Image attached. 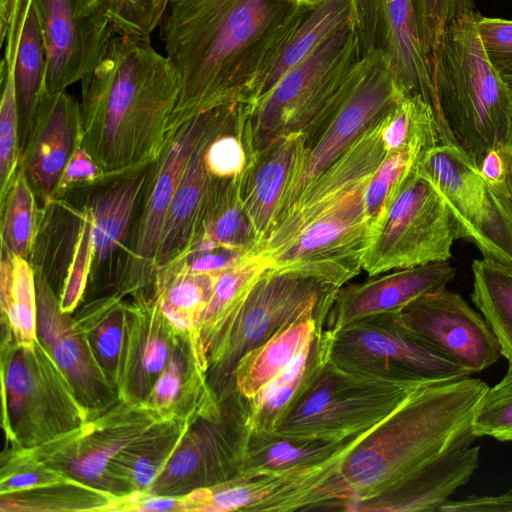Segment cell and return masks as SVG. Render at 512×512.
<instances>
[{
  "label": "cell",
  "instance_id": "obj_24",
  "mask_svg": "<svg viewBox=\"0 0 512 512\" xmlns=\"http://www.w3.org/2000/svg\"><path fill=\"white\" fill-rule=\"evenodd\" d=\"M480 446L444 454L388 493L363 504L359 512L439 511L479 465Z\"/></svg>",
  "mask_w": 512,
  "mask_h": 512
},
{
  "label": "cell",
  "instance_id": "obj_26",
  "mask_svg": "<svg viewBox=\"0 0 512 512\" xmlns=\"http://www.w3.org/2000/svg\"><path fill=\"white\" fill-rule=\"evenodd\" d=\"M151 165L106 181L88 203L93 215L91 273L104 269L116 255L119 262L143 198Z\"/></svg>",
  "mask_w": 512,
  "mask_h": 512
},
{
  "label": "cell",
  "instance_id": "obj_38",
  "mask_svg": "<svg viewBox=\"0 0 512 512\" xmlns=\"http://www.w3.org/2000/svg\"><path fill=\"white\" fill-rule=\"evenodd\" d=\"M20 32L19 27L11 26L2 42L5 43V51L1 62L0 204L13 184L20 165V115L15 84Z\"/></svg>",
  "mask_w": 512,
  "mask_h": 512
},
{
  "label": "cell",
  "instance_id": "obj_3",
  "mask_svg": "<svg viewBox=\"0 0 512 512\" xmlns=\"http://www.w3.org/2000/svg\"><path fill=\"white\" fill-rule=\"evenodd\" d=\"M81 147L108 180L153 164L169 140L180 86L150 38L116 33L82 80Z\"/></svg>",
  "mask_w": 512,
  "mask_h": 512
},
{
  "label": "cell",
  "instance_id": "obj_37",
  "mask_svg": "<svg viewBox=\"0 0 512 512\" xmlns=\"http://www.w3.org/2000/svg\"><path fill=\"white\" fill-rule=\"evenodd\" d=\"M472 273L471 300L496 335L501 354L512 362V265L476 259Z\"/></svg>",
  "mask_w": 512,
  "mask_h": 512
},
{
  "label": "cell",
  "instance_id": "obj_27",
  "mask_svg": "<svg viewBox=\"0 0 512 512\" xmlns=\"http://www.w3.org/2000/svg\"><path fill=\"white\" fill-rule=\"evenodd\" d=\"M355 437L333 442L276 433H250L239 474L277 476L284 480L279 492L298 484L323 463L343 452Z\"/></svg>",
  "mask_w": 512,
  "mask_h": 512
},
{
  "label": "cell",
  "instance_id": "obj_4",
  "mask_svg": "<svg viewBox=\"0 0 512 512\" xmlns=\"http://www.w3.org/2000/svg\"><path fill=\"white\" fill-rule=\"evenodd\" d=\"M363 49L357 24L334 32L289 70L248 110L245 139L250 157L278 138L301 133L309 148L356 86Z\"/></svg>",
  "mask_w": 512,
  "mask_h": 512
},
{
  "label": "cell",
  "instance_id": "obj_33",
  "mask_svg": "<svg viewBox=\"0 0 512 512\" xmlns=\"http://www.w3.org/2000/svg\"><path fill=\"white\" fill-rule=\"evenodd\" d=\"M0 306L3 338L29 347L38 339L35 270L30 261L1 248Z\"/></svg>",
  "mask_w": 512,
  "mask_h": 512
},
{
  "label": "cell",
  "instance_id": "obj_22",
  "mask_svg": "<svg viewBox=\"0 0 512 512\" xmlns=\"http://www.w3.org/2000/svg\"><path fill=\"white\" fill-rule=\"evenodd\" d=\"M187 338L164 314L153 296L135 297L128 304L116 385L119 400L147 404L157 379Z\"/></svg>",
  "mask_w": 512,
  "mask_h": 512
},
{
  "label": "cell",
  "instance_id": "obj_19",
  "mask_svg": "<svg viewBox=\"0 0 512 512\" xmlns=\"http://www.w3.org/2000/svg\"><path fill=\"white\" fill-rule=\"evenodd\" d=\"M456 271L449 261H441L348 282L338 290L322 331L331 334L362 319L399 313L418 298L447 288Z\"/></svg>",
  "mask_w": 512,
  "mask_h": 512
},
{
  "label": "cell",
  "instance_id": "obj_32",
  "mask_svg": "<svg viewBox=\"0 0 512 512\" xmlns=\"http://www.w3.org/2000/svg\"><path fill=\"white\" fill-rule=\"evenodd\" d=\"M240 176L220 180L209 203L199 236L189 252L217 248L246 254L261 252V240L241 196Z\"/></svg>",
  "mask_w": 512,
  "mask_h": 512
},
{
  "label": "cell",
  "instance_id": "obj_10",
  "mask_svg": "<svg viewBox=\"0 0 512 512\" xmlns=\"http://www.w3.org/2000/svg\"><path fill=\"white\" fill-rule=\"evenodd\" d=\"M339 289L332 282L299 271L265 270L207 353L208 369L222 384L220 397L234 391L233 372L245 353L299 319L326 321Z\"/></svg>",
  "mask_w": 512,
  "mask_h": 512
},
{
  "label": "cell",
  "instance_id": "obj_12",
  "mask_svg": "<svg viewBox=\"0 0 512 512\" xmlns=\"http://www.w3.org/2000/svg\"><path fill=\"white\" fill-rule=\"evenodd\" d=\"M326 360L371 376L440 382L471 374L398 322L395 314L370 317L320 335Z\"/></svg>",
  "mask_w": 512,
  "mask_h": 512
},
{
  "label": "cell",
  "instance_id": "obj_8",
  "mask_svg": "<svg viewBox=\"0 0 512 512\" xmlns=\"http://www.w3.org/2000/svg\"><path fill=\"white\" fill-rule=\"evenodd\" d=\"M243 115V103L220 106L191 118L169 137L151 165L139 214L119 259L117 293L137 297L152 287L165 221L191 156L208 137L237 127Z\"/></svg>",
  "mask_w": 512,
  "mask_h": 512
},
{
  "label": "cell",
  "instance_id": "obj_6",
  "mask_svg": "<svg viewBox=\"0 0 512 512\" xmlns=\"http://www.w3.org/2000/svg\"><path fill=\"white\" fill-rule=\"evenodd\" d=\"M370 180L335 200L293 205L263 243L272 268L299 271L340 287L359 274L374 231L364 201Z\"/></svg>",
  "mask_w": 512,
  "mask_h": 512
},
{
  "label": "cell",
  "instance_id": "obj_44",
  "mask_svg": "<svg viewBox=\"0 0 512 512\" xmlns=\"http://www.w3.org/2000/svg\"><path fill=\"white\" fill-rule=\"evenodd\" d=\"M117 33L150 38L171 0H98Z\"/></svg>",
  "mask_w": 512,
  "mask_h": 512
},
{
  "label": "cell",
  "instance_id": "obj_43",
  "mask_svg": "<svg viewBox=\"0 0 512 512\" xmlns=\"http://www.w3.org/2000/svg\"><path fill=\"white\" fill-rule=\"evenodd\" d=\"M93 215L87 204L79 212V223L74 240L71 260L67 266L62 292L59 298L60 309L71 313L79 304L91 274L93 264Z\"/></svg>",
  "mask_w": 512,
  "mask_h": 512
},
{
  "label": "cell",
  "instance_id": "obj_18",
  "mask_svg": "<svg viewBox=\"0 0 512 512\" xmlns=\"http://www.w3.org/2000/svg\"><path fill=\"white\" fill-rule=\"evenodd\" d=\"M356 6L363 54H384L405 93L420 95L433 108L442 134L449 135L419 34L414 0H356Z\"/></svg>",
  "mask_w": 512,
  "mask_h": 512
},
{
  "label": "cell",
  "instance_id": "obj_39",
  "mask_svg": "<svg viewBox=\"0 0 512 512\" xmlns=\"http://www.w3.org/2000/svg\"><path fill=\"white\" fill-rule=\"evenodd\" d=\"M40 208L27 175L19 165L1 212V248L31 262L40 229Z\"/></svg>",
  "mask_w": 512,
  "mask_h": 512
},
{
  "label": "cell",
  "instance_id": "obj_28",
  "mask_svg": "<svg viewBox=\"0 0 512 512\" xmlns=\"http://www.w3.org/2000/svg\"><path fill=\"white\" fill-rule=\"evenodd\" d=\"M321 332L281 374L248 400L250 433H272L316 380L327 362Z\"/></svg>",
  "mask_w": 512,
  "mask_h": 512
},
{
  "label": "cell",
  "instance_id": "obj_45",
  "mask_svg": "<svg viewBox=\"0 0 512 512\" xmlns=\"http://www.w3.org/2000/svg\"><path fill=\"white\" fill-rule=\"evenodd\" d=\"M419 34L431 68L440 39L460 15L475 11L474 0H414Z\"/></svg>",
  "mask_w": 512,
  "mask_h": 512
},
{
  "label": "cell",
  "instance_id": "obj_36",
  "mask_svg": "<svg viewBox=\"0 0 512 512\" xmlns=\"http://www.w3.org/2000/svg\"><path fill=\"white\" fill-rule=\"evenodd\" d=\"M46 55L43 34L33 0H25L15 65L20 115V147L30 129L40 97L46 91Z\"/></svg>",
  "mask_w": 512,
  "mask_h": 512
},
{
  "label": "cell",
  "instance_id": "obj_53",
  "mask_svg": "<svg viewBox=\"0 0 512 512\" xmlns=\"http://www.w3.org/2000/svg\"><path fill=\"white\" fill-rule=\"evenodd\" d=\"M508 141H509V143L512 145V124H511V129H510V133H509ZM507 203H508L509 207H510V208H511V210H512V198H511V199H509V200L507 201Z\"/></svg>",
  "mask_w": 512,
  "mask_h": 512
},
{
  "label": "cell",
  "instance_id": "obj_31",
  "mask_svg": "<svg viewBox=\"0 0 512 512\" xmlns=\"http://www.w3.org/2000/svg\"><path fill=\"white\" fill-rule=\"evenodd\" d=\"M358 25L356 0H324L311 6L285 43L276 62L264 79L250 110L263 99L293 67L310 56L338 29Z\"/></svg>",
  "mask_w": 512,
  "mask_h": 512
},
{
  "label": "cell",
  "instance_id": "obj_42",
  "mask_svg": "<svg viewBox=\"0 0 512 512\" xmlns=\"http://www.w3.org/2000/svg\"><path fill=\"white\" fill-rule=\"evenodd\" d=\"M472 430L479 437L512 442V362L504 377L488 387L479 399L472 418Z\"/></svg>",
  "mask_w": 512,
  "mask_h": 512
},
{
  "label": "cell",
  "instance_id": "obj_50",
  "mask_svg": "<svg viewBox=\"0 0 512 512\" xmlns=\"http://www.w3.org/2000/svg\"><path fill=\"white\" fill-rule=\"evenodd\" d=\"M441 512H512V488L500 495H471L463 500H448Z\"/></svg>",
  "mask_w": 512,
  "mask_h": 512
},
{
  "label": "cell",
  "instance_id": "obj_30",
  "mask_svg": "<svg viewBox=\"0 0 512 512\" xmlns=\"http://www.w3.org/2000/svg\"><path fill=\"white\" fill-rule=\"evenodd\" d=\"M218 275L192 273L178 262H173L156 273L151 287V296L177 329L189 337L199 364L206 370L207 356L197 328Z\"/></svg>",
  "mask_w": 512,
  "mask_h": 512
},
{
  "label": "cell",
  "instance_id": "obj_2",
  "mask_svg": "<svg viewBox=\"0 0 512 512\" xmlns=\"http://www.w3.org/2000/svg\"><path fill=\"white\" fill-rule=\"evenodd\" d=\"M488 387L471 376L420 387L385 420L354 439L288 511L359 512L434 459L471 446L477 439L473 414Z\"/></svg>",
  "mask_w": 512,
  "mask_h": 512
},
{
  "label": "cell",
  "instance_id": "obj_41",
  "mask_svg": "<svg viewBox=\"0 0 512 512\" xmlns=\"http://www.w3.org/2000/svg\"><path fill=\"white\" fill-rule=\"evenodd\" d=\"M426 150L422 145H412L403 150L386 152L364 194L366 212L374 228L397 195L411 168Z\"/></svg>",
  "mask_w": 512,
  "mask_h": 512
},
{
  "label": "cell",
  "instance_id": "obj_20",
  "mask_svg": "<svg viewBox=\"0 0 512 512\" xmlns=\"http://www.w3.org/2000/svg\"><path fill=\"white\" fill-rule=\"evenodd\" d=\"M38 339L72 384L79 400L94 417L119 400L117 390L98 366L90 347L59 299L47 277L35 271Z\"/></svg>",
  "mask_w": 512,
  "mask_h": 512
},
{
  "label": "cell",
  "instance_id": "obj_11",
  "mask_svg": "<svg viewBox=\"0 0 512 512\" xmlns=\"http://www.w3.org/2000/svg\"><path fill=\"white\" fill-rule=\"evenodd\" d=\"M418 161L374 228L362 265L368 276L449 261L460 239L452 210Z\"/></svg>",
  "mask_w": 512,
  "mask_h": 512
},
{
  "label": "cell",
  "instance_id": "obj_7",
  "mask_svg": "<svg viewBox=\"0 0 512 512\" xmlns=\"http://www.w3.org/2000/svg\"><path fill=\"white\" fill-rule=\"evenodd\" d=\"M3 426L18 449L30 450L69 435L92 417L50 352L2 340Z\"/></svg>",
  "mask_w": 512,
  "mask_h": 512
},
{
  "label": "cell",
  "instance_id": "obj_25",
  "mask_svg": "<svg viewBox=\"0 0 512 512\" xmlns=\"http://www.w3.org/2000/svg\"><path fill=\"white\" fill-rule=\"evenodd\" d=\"M220 134L205 139L187 164L165 221L155 261V275L165 266L185 256L199 236L211 198L222 180L208 171L204 151Z\"/></svg>",
  "mask_w": 512,
  "mask_h": 512
},
{
  "label": "cell",
  "instance_id": "obj_34",
  "mask_svg": "<svg viewBox=\"0 0 512 512\" xmlns=\"http://www.w3.org/2000/svg\"><path fill=\"white\" fill-rule=\"evenodd\" d=\"M270 267V260L263 252H257L217 276L212 295L197 328L206 356L259 277Z\"/></svg>",
  "mask_w": 512,
  "mask_h": 512
},
{
  "label": "cell",
  "instance_id": "obj_1",
  "mask_svg": "<svg viewBox=\"0 0 512 512\" xmlns=\"http://www.w3.org/2000/svg\"><path fill=\"white\" fill-rule=\"evenodd\" d=\"M310 7L293 0H171L161 37L180 91L169 136L211 109L250 105Z\"/></svg>",
  "mask_w": 512,
  "mask_h": 512
},
{
  "label": "cell",
  "instance_id": "obj_29",
  "mask_svg": "<svg viewBox=\"0 0 512 512\" xmlns=\"http://www.w3.org/2000/svg\"><path fill=\"white\" fill-rule=\"evenodd\" d=\"M324 324L318 317L299 319L245 353L234 369L233 389L245 399L255 397L289 366Z\"/></svg>",
  "mask_w": 512,
  "mask_h": 512
},
{
  "label": "cell",
  "instance_id": "obj_48",
  "mask_svg": "<svg viewBox=\"0 0 512 512\" xmlns=\"http://www.w3.org/2000/svg\"><path fill=\"white\" fill-rule=\"evenodd\" d=\"M106 181L108 179L101 167L83 147L79 146L61 175L53 202L62 199L75 188L98 186Z\"/></svg>",
  "mask_w": 512,
  "mask_h": 512
},
{
  "label": "cell",
  "instance_id": "obj_52",
  "mask_svg": "<svg viewBox=\"0 0 512 512\" xmlns=\"http://www.w3.org/2000/svg\"><path fill=\"white\" fill-rule=\"evenodd\" d=\"M293 1H295L299 4H302V5H306V6H315L324 0H293Z\"/></svg>",
  "mask_w": 512,
  "mask_h": 512
},
{
  "label": "cell",
  "instance_id": "obj_47",
  "mask_svg": "<svg viewBox=\"0 0 512 512\" xmlns=\"http://www.w3.org/2000/svg\"><path fill=\"white\" fill-rule=\"evenodd\" d=\"M477 29L493 66L499 72L512 67V20L478 14Z\"/></svg>",
  "mask_w": 512,
  "mask_h": 512
},
{
  "label": "cell",
  "instance_id": "obj_17",
  "mask_svg": "<svg viewBox=\"0 0 512 512\" xmlns=\"http://www.w3.org/2000/svg\"><path fill=\"white\" fill-rule=\"evenodd\" d=\"M395 317L471 375L502 356L496 335L483 315L447 288L418 298Z\"/></svg>",
  "mask_w": 512,
  "mask_h": 512
},
{
  "label": "cell",
  "instance_id": "obj_16",
  "mask_svg": "<svg viewBox=\"0 0 512 512\" xmlns=\"http://www.w3.org/2000/svg\"><path fill=\"white\" fill-rule=\"evenodd\" d=\"M46 55V92L66 91L102 60L117 33L98 0H33Z\"/></svg>",
  "mask_w": 512,
  "mask_h": 512
},
{
  "label": "cell",
  "instance_id": "obj_51",
  "mask_svg": "<svg viewBox=\"0 0 512 512\" xmlns=\"http://www.w3.org/2000/svg\"><path fill=\"white\" fill-rule=\"evenodd\" d=\"M499 73L512 96V67L503 69Z\"/></svg>",
  "mask_w": 512,
  "mask_h": 512
},
{
  "label": "cell",
  "instance_id": "obj_9",
  "mask_svg": "<svg viewBox=\"0 0 512 512\" xmlns=\"http://www.w3.org/2000/svg\"><path fill=\"white\" fill-rule=\"evenodd\" d=\"M430 383L355 373L327 361L272 433L340 442L377 426Z\"/></svg>",
  "mask_w": 512,
  "mask_h": 512
},
{
  "label": "cell",
  "instance_id": "obj_14",
  "mask_svg": "<svg viewBox=\"0 0 512 512\" xmlns=\"http://www.w3.org/2000/svg\"><path fill=\"white\" fill-rule=\"evenodd\" d=\"M405 96L408 95L388 58L378 51L364 53L356 86L317 140L305 149L299 171L274 226L318 176L365 131L385 118Z\"/></svg>",
  "mask_w": 512,
  "mask_h": 512
},
{
  "label": "cell",
  "instance_id": "obj_35",
  "mask_svg": "<svg viewBox=\"0 0 512 512\" xmlns=\"http://www.w3.org/2000/svg\"><path fill=\"white\" fill-rule=\"evenodd\" d=\"M127 321L128 303L117 292L89 304L74 319L98 366L116 390Z\"/></svg>",
  "mask_w": 512,
  "mask_h": 512
},
{
  "label": "cell",
  "instance_id": "obj_40",
  "mask_svg": "<svg viewBox=\"0 0 512 512\" xmlns=\"http://www.w3.org/2000/svg\"><path fill=\"white\" fill-rule=\"evenodd\" d=\"M283 485V479L277 476L238 474L227 481L190 490L187 493L189 511L254 512Z\"/></svg>",
  "mask_w": 512,
  "mask_h": 512
},
{
  "label": "cell",
  "instance_id": "obj_49",
  "mask_svg": "<svg viewBox=\"0 0 512 512\" xmlns=\"http://www.w3.org/2000/svg\"><path fill=\"white\" fill-rule=\"evenodd\" d=\"M478 170L489 188L500 198H512V145L508 139L491 148L482 158Z\"/></svg>",
  "mask_w": 512,
  "mask_h": 512
},
{
  "label": "cell",
  "instance_id": "obj_46",
  "mask_svg": "<svg viewBox=\"0 0 512 512\" xmlns=\"http://www.w3.org/2000/svg\"><path fill=\"white\" fill-rule=\"evenodd\" d=\"M247 117L236 128L215 137L205 148V165L215 178L230 180L244 172L249 160L244 137Z\"/></svg>",
  "mask_w": 512,
  "mask_h": 512
},
{
  "label": "cell",
  "instance_id": "obj_13",
  "mask_svg": "<svg viewBox=\"0 0 512 512\" xmlns=\"http://www.w3.org/2000/svg\"><path fill=\"white\" fill-rule=\"evenodd\" d=\"M418 165L446 199L460 238L474 244L483 259L512 265V210L467 154L457 144H438L421 154Z\"/></svg>",
  "mask_w": 512,
  "mask_h": 512
},
{
  "label": "cell",
  "instance_id": "obj_15",
  "mask_svg": "<svg viewBox=\"0 0 512 512\" xmlns=\"http://www.w3.org/2000/svg\"><path fill=\"white\" fill-rule=\"evenodd\" d=\"M167 420L147 404L119 400L69 435L25 452L74 480L109 492L108 470L114 458Z\"/></svg>",
  "mask_w": 512,
  "mask_h": 512
},
{
  "label": "cell",
  "instance_id": "obj_21",
  "mask_svg": "<svg viewBox=\"0 0 512 512\" xmlns=\"http://www.w3.org/2000/svg\"><path fill=\"white\" fill-rule=\"evenodd\" d=\"M79 146V102L66 91L54 94L44 91L20 156V165L42 210L53 202L61 175Z\"/></svg>",
  "mask_w": 512,
  "mask_h": 512
},
{
  "label": "cell",
  "instance_id": "obj_23",
  "mask_svg": "<svg viewBox=\"0 0 512 512\" xmlns=\"http://www.w3.org/2000/svg\"><path fill=\"white\" fill-rule=\"evenodd\" d=\"M305 148L301 133L280 137L252 155L240 176L241 196L262 246L296 178Z\"/></svg>",
  "mask_w": 512,
  "mask_h": 512
},
{
  "label": "cell",
  "instance_id": "obj_5",
  "mask_svg": "<svg viewBox=\"0 0 512 512\" xmlns=\"http://www.w3.org/2000/svg\"><path fill=\"white\" fill-rule=\"evenodd\" d=\"M478 14L453 20L431 60L441 116L477 167L491 148L508 139L512 124V96L484 50Z\"/></svg>",
  "mask_w": 512,
  "mask_h": 512
}]
</instances>
